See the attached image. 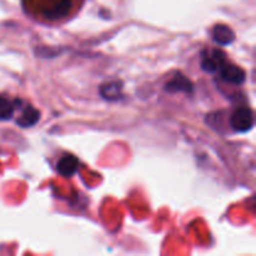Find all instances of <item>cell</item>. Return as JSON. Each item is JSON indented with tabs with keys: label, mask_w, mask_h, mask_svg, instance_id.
<instances>
[{
	"label": "cell",
	"mask_w": 256,
	"mask_h": 256,
	"mask_svg": "<svg viewBox=\"0 0 256 256\" xmlns=\"http://www.w3.org/2000/svg\"><path fill=\"white\" fill-rule=\"evenodd\" d=\"M78 165H79V160H78V158L72 154H66L64 155V156L60 158L59 162H58L56 169L60 175L70 178L76 172Z\"/></svg>",
	"instance_id": "5b68a950"
},
{
	"label": "cell",
	"mask_w": 256,
	"mask_h": 256,
	"mask_svg": "<svg viewBox=\"0 0 256 256\" xmlns=\"http://www.w3.org/2000/svg\"><path fill=\"white\" fill-rule=\"evenodd\" d=\"M100 94L102 95L104 99L115 102L116 99L122 98V82H106V84H104L100 88Z\"/></svg>",
	"instance_id": "9c48e42d"
},
{
	"label": "cell",
	"mask_w": 256,
	"mask_h": 256,
	"mask_svg": "<svg viewBox=\"0 0 256 256\" xmlns=\"http://www.w3.org/2000/svg\"><path fill=\"white\" fill-rule=\"evenodd\" d=\"M18 100H10L8 98L0 95V120H9L12 119L15 112Z\"/></svg>",
	"instance_id": "30bf717a"
},
{
	"label": "cell",
	"mask_w": 256,
	"mask_h": 256,
	"mask_svg": "<svg viewBox=\"0 0 256 256\" xmlns=\"http://www.w3.org/2000/svg\"><path fill=\"white\" fill-rule=\"evenodd\" d=\"M230 125L238 132H246L254 125V115L248 106H240L232 112Z\"/></svg>",
	"instance_id": "7a4b0ae2"
},
{
	"label": "cell",
	"mask_w": 256,
	"mask_h": 256,
	"mask_svg": "<svg viewBox=\"0 0 256 256\" xmlns=\"http://www.w3.org/2000/svg\"><path fill=\"white\" fill-rule=\"evenodd\" d=\"M220 76L225 80L226 82L234 85H240L245 82V72L240 66L234 64H229L225 60L219 68Z\"/></svg>",
	"instance_id": "3957f363"
},
{
	"label": "cell",
	"mask_w": 256,
	"mask_h": 256,
	"mask_svg": "<svg viewBox=\"0 0 256 256\" xmlns=\"http://www.w3.org/2000/svg\"><path fill=\"white\" fill-rule=\"evenodd\" d=\"M40 119V112L32 105L24 108L22 115L16 119V124L22 128H30L36 124Z\"/></svg>",
	"instance_id": "ba28073f"
},
{
	"label": "cell",
	"mask_w": 256,
	"mask_h": 256,
	"mask_svg": "<svg viewBox=\"0 0 256 256\" xmlns=\"http://www.w3.org/2000/svg\"><path fill=\"white\" fill-rule=\"evenodd\" d=\"M212 36L215 42L220 45H230L235 40V34L232 28L222 24L215 25L212 30Z\"/></svg>",
	"instance_id": "52a82bcc"
},
{
	"label": "cell",
	"mask_w": 256,
	"mask_h": 256,
	"mask_svg": "<svg viewBox=\"0 0 256 256\" xmlns=\"http://www.w3.org/2000/svg\"><path fill=\"white\" fill-rule=\"evenodd\" d=\"M165 92H186V94H192L194 92V88H192V82H190L188 78H185L184 75L178 72V75H175L169 82H166L165 85Z\"/></svg>",
	"instance_id": "277c9868"
},
{
	"label": "cell",
	"mask_w": 256,
	"mask_h": 256,
	"mask_svg": "<svg viewBox=\"0 0 256 256\" xmlns=\"http://www.w3.org/2000/svg\"><path fill=\"white\" fill-rule=\"evenodd\" d=\"M82 0H22L25 12L48 24L65 22L78 12Z\"/></svg>",
	"instance_id": "6da1fadb"
},
{
	"label": "cell",
	"mask_w": 256,
	"mask_h": 256,
	"mask_svg": "<svg viewBox=\"0 0 256 256\" xmlns=\"http://www.w3.org/2000/svg\"><path fill=\"white\" fill-rule=\"evenodd\" d=\"M225 54L222 50H212V54H208L206 56L202 58V70L208 72H215L216 70H219V68L222 66V62H225Z\"/></svg>",
	"instance_id": "8992f818"
}]
</instances>
